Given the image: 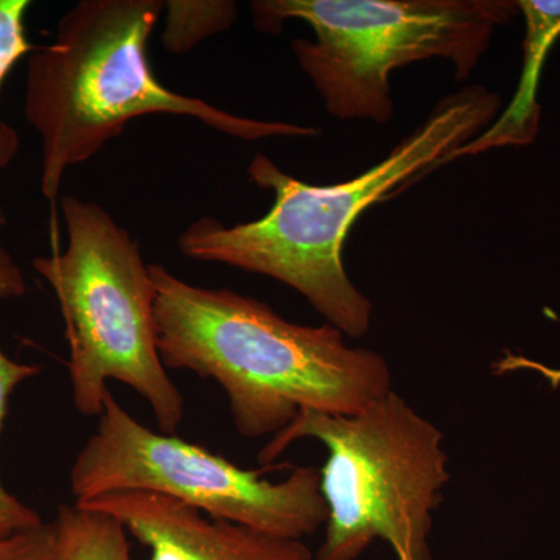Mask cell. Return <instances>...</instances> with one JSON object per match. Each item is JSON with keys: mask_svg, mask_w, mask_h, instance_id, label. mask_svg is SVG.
<instances>
[{"mask_svg": "<svg viewBox=\"0 0 560 560\" xmlns=\"http://www.w3.org/2000/svg\"><path fill=\"white\" fill-rule=\"evenodd\" d=\"M301 440L329 452L319 471L329 517L316 560H357L377 539L397 560H431L433 512L451 481L444 434L433 422L393 389L352 416L301 411L257 460L270 466Z\"/></svg>", "mask_w": 560, "mask_h": 560, "instance_id": "277c9868", "label": "cell"}, {"mask_svg": "<svg viewBox=\"0 0 560 560\" xmlns=\"http://www.w3.org/2000/svg\"><path fill=\"white\" fill-rule=\"evenodd\" d=\"M27 290L24 275L13 256L0 246V302L21 298ZM38 364L22 363L7 355L0 348V429L9 411V404L14 390L22 383L31 381L39 374ZM43 517L10 493L0 482V540L16 536L24 530L44 525Z\"/></svg>", "mask_w": 560, "mask_h": 560, "instance_id": "30bf717a", "label": "cell"}, {"mask_svg": "<svg viewBox=\"0 0 560 560\" xmlns=\"http://www.w3.org/2000/svg\"><path fill=\"white\" fill-rule=\"evenodd\" d=\"M162 44L173 55H186L202 40L230 31L238 18L231 0H168L164 2Z\"/></svg>", "mask_w": 560, "mask_h": 560, "instance_id": "7c38bea8", "label": "cell"}, {"mask_svg": "<svg viewBox=\"0 0 560 560\" xmlns=\"http://www.w3.org/2000/svg\"><path fill=\"white\" fill-rule=\"evenodd\" d=\"M500 109L495 92L481 84L464 88L438 103L385 160L331 186L293 178L257 154L248 176L275 195L267 215L231 228L212 217L194 221L179 235L180 253L279 280L302 294L327 324L353 340L364 337L371 329L372 302L353 285L341 257L350 228L389 191L452 161L456 151L488 130Z\"/></svg>", "mask_w": 560, "mask_h": 560, "instance_id": "6da1fadb", "label": "cell"}, {"mask_svg": "<svg viewBox=\"0 0 560 560\" xmlns=\"http://www.w3.org/2000/svg\"><path fill=\"white\" fill-rule=\"evenodd\" d=\"M173 434L154 433L109 389L94 434L70 467L75 503L120 490H145L189 504L210 517L302 540L326 526L329 511L319 471L294 467L282 481L261 478Z\"/></svg>", "mask_w": 560, "mask_h": 560, "instance_id": "52a82bcc", "label": "cell"}, {"mask_svg": "<svg viewBox=\"0 0 560 560\" xmlns=\"http://www.w3.org/2000/svg\"><path fill=\"white\" fill-rule=\"evenodd\" d=\"M162 11L160 0H80L58 21L54 40L28 55L24 116L39 136L47 201L58 200L69 168L151 114L190 117L242 140L319 135V128L235 116L164 86L149 57Z\"/></svg>", "mask_w": 560, "mask_h": 560, "instance_id": "3957f363", "label": "cell"}, {"mask_svg": "<svg viewBox=\"0 0 560 560\" xmlns=\"http://www.w3.org/2000/svg\"><path fill=\"white\" fill-rule=\"evenodd\" d=\"M7 224V215L5 212H3V209L0 208V228L5 226Z\"/></svg>", "mask_w": 560, "mask_h": 560, "instance_id": "9a60e30c", "label": "cell"}, {"mask_svg": "<svg viewBox=\"0 0 560 560\" xmlns=\"http://www.w3.org/2000/svg\"><path fill=\"white\" fill-rule=\"evenodd\" d=\"M68 245L36 257L33 268L49 283L69 346L75 410L101 418L106 382L135 389L150 405L164 434L184 419V397L158 349L156 289L130 232L97 202L61 198Z\"/></svg>", "mask_w": 560, "mask_h": 560, "instance_id": "5b68a950", "label": "cell"}, {"mask_svg": "<svg viewBox=\"0 0 560 560\" xmlns=\"http://www.w3.org/2000/svg\"><path fill=\"white\" fill-rule=\"evenodd\" d=\"M57 536L54 523L0 540V560H55Z\"/></svg>", "mask_w": 560, "mask_h": 560, "instance_id": "5bb4252c", "label": "cell"}, {"mask_svg": "<svg viewBox=\"0 0 560 560\" xmlns=\"http://www.w3.org/2000/svg\"><path fill=\"white\" fill-rule=\"evenodd\" d=\"M249 7L261 33L278 35L287 21L311 25L316 39H293L291 50L327 113L375 124L394 116L393 70L442 58L460 83L495 28L521 13L514 0H256Z\"/></svg>", "mask_w": 560, "mask_h": 560, "instance_id": "8992f818", "label": "cell"}, {"mask_svg": "<svg viewBox=\"0 0 560 560\" xmlns=\"http://www.w3.org/2000/svg\"><path fill=\"white\" fill-rule=\"evenodd\" d=\"M162 363L219 383L243 438L276 436L301 411L352 416L393 390L382 353L352 348L330 324L302 326L270 305L205 289L150 265Z\"/></svg>", "mask_w": 560, "mask_h": 560, "instance_id": "7a4b0ae2", "label": "cell"}, {"mask_svg": "<svg viewBox=\"0 0 560 560\" xmlns=\"http://www.w3.org/2000/svg\"><path fill=\"white\" fill-rule=\"evenodd\" d=\"M75 504L114 515L150 548V560H313L302 540L210 517L160 493L120 490Z\"/></svg>", "mask_w": 560, "mask_h": 560, "instance_id": "ba28073f", "label": "cell"}, {"mask_svg": "<svg viewBox=\"0 0 560 560\" xmlns=\"http://www.w3.org/2000/svg\"><path fill=\"white\" fill-rule=\"evenodd\" d=\"M518 11L525 18L523 39V72L517 94L500 119L464 147L460 154L482 153L495 147L529 145L539 131L540 106L537 86L545 57L560 36V0H518Z\"/></svg>", "mask_w": 560, "mask_h": 560, "instance_id": "9c48e42d", "label": "cell"}, {"mask_svg": "<svg viewBox=\"0 0 560 560\" xmlns=\"http://www.w3.org/2000/svg\"><path fill=\"white\" fill-rule=\"evenodd\" d=\"M31 5L28 0H0V86L16 62L35 49L25 31V18ZM20 145L16 130L0 120V172L14 161Z\"/></svg>", "mask_w": 560, "mask_h": 560, "instance_id": "4fadbf2b", "label": "cell"}, {"mask_svg": "<svg viewBox=\"0 0 560 560\" xmlns=\"http://www.w3.org/2000/svg\"><path fill=\"white\" fill-rule=\"evenodd\" d=\"M54 526L55 560H131L127 528L114 515L61 504Z\"/></svg>", "mask_w": 560, "mask_h": 560, "instance_id": "8fae6325", "label": "cell"}]
</instances>
